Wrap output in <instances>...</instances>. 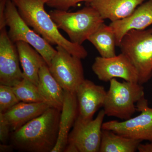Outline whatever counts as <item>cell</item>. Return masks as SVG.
I'll return each instance as SVG.
<instances>
[{
	"mask_svg": "<svg viewBox=\"0 0 152 152\" xmlns=\"http://www.w3.org/2000/svg\"><path fill=\"white\" fill-rule=\"evenodd\" d=\"M61 111L50 107L10 135L12 145L23 152H52L58 134Z\"/></svg>",
	"mask_w": 152,
	"mask_h": 152,
	"instance_id": "1",
	"label": "cell"
},
{
	"mask_svg": "<svg viewBox=\"0 0 152 152\" xmlns=\"http://www.w3.org/2000/svg\"><path fill=\"white\" fill-rule=\"evenodd\" d=\"M48 0H12L22 18L37 34L51 45L60 46L71 54L85 59L88 52L82 45L68 40L45 9Z\"/></svg>",
	"mask_w": 152,
	"mask_h": 152,
	"instance_id": "2",
	"label": "cell"
},
{
	"mask_svg": "<svg viewBox=\"0 0 152 152\" xmlns=\"http://www.w3.org/2000/svg\"><path fill=\"white\" fill-rule=\"evenodd\" d=\"M49 14L58 29L66 33L71 42L80 45L104 23L99 14L90 6L73 12L54 9Z\"/></svg>",
	"mask_w": 152,
	"mask_h": 152,
	"instance_id": "3",
	"label": "cell"
},
{
	"mask_svg": "<svg viewBox=\"0 0 152 152\" xmlns=\"http://www.w3.org/2000/svg\"><path fill=\"white\" fill-rule=\"evenodd\" d=\"M103 108L106 115L124 120L129 119L137 111L136 104L145 97L143 87L139 83L110 81Z\"/></svg>",
	"mask_w": 152,
	"mask_h": 152,
	"instance_id": "4",
	"label": "cell"
},
{
	"mask_svg": "<svg viewBox=\"0 0 152 152\" xmlns=\"http://www.w3.org/2000/svg\"><path fill=\"white\" fill-rule=\"evenodd\" d=\"M119 47L135 67L139 83L149 81L152 77V34L149 30H131Z\"/></svg>",
	"mask_w": 152,
	"mask_h": 152,
	"instance_id": "5",
	"label": "cell"
},
{
	"mask_svg": "<svg viewBox=\"0 0 152 152\" xmlns=\"http://www.w3.org/2000/svg\"><path fill=\"white\" fill-rule=\"evenodd\" d=\"M4 16L6 26L9 28L8 34L11 40L15 44L22 41L29 44L44 58L48 66L50 65L56 53V49L30 28L19 14L12 0L7 1Z\"/></svg>",
	"mask_w": 152,
	"mask_h": 152,
	"instance_id": "6",
	"label": "cell"
},
{
	"mask_svg": "<svg viewBox=\"0 0 152 152\" xmlns=\"http://www.w3.org/2000/svg\"><path fill=\"white\" fill-rule=\"evenodd\" d=\"M57 53L48 66L52 76L65 91L76 94L85 80L81 59L57 46Z\"/></svg>",
	"mask_w": 152,
	"mask_h": 152,
	"instance_id": "7",
	"label": "cell"
},
{
	"mask_svg": "<svg viewBox=\"0 0 152 152\" xmlns=\"http://www.w3.org/2000/svg\"><path fill=\"white\" fill-rule=\"evenodd\" d=\"M137 110L140 114L123 121H111L104 122L102 129L108 130L127 137L141 141L152 142V108L144 97L137 104Z\"/></svg>",
	"mask_w": 152,
	"mask_h": 152,
	"instance_id": "8",
	"label": "cell"
},
{
	"mask_svg": "<svg viewBox=\"0 0 152 152\" xmlns=\"http://www.w3.org/2000/svg\"><path fill=\"white\" fill-rule=\"evenodd\" d=\"M105 115L102 110L94 119L85 121L77 118L69 134L67 144L74 145L79 152H99Z\"/></svg>",
	"mask_w": 152,
	"mask_h": 152,
	"instance_id": "9",
	"label": "cell"
},
{
	"mask_svg": "<svg viewBox=\"0 0 152 152\" xmlns=\"http://www.w3.org/2000/svg\"><path fill=\"white\" fill-rule=\"evenodd\" d=\"M92 69L98 79L104 82L119 78L126 81L139 83L137 72L126 55L121 53L111 58L97 57Z\"/></svg>",
	"mask_w": 152,
	"mask_h": 152,
	"instance_id": "10",
	"label": "cell"
},
{
	"mask_svg": "<svg viewBox=\"0 0 152 152\" xmlns=\"http://www.w3.org/2000/svg\"><path fill=\"white\" fill-rule=\"evenodd\" d=\"M20 62L16 45L6 27L0 29V85L12 87L24 78Z\"/></svg>",
	"mask_w": 152,
	"mask_h": 152,
	"instance_id": "11",
	"label": "cell"
},
{
	"mask_svg": "<svg viewBox=\"0 0 152 152\" xmlns=\"http://www.w3.org/2000/svg\"><path fill=\"white\" fill-rule=\"evenodd\" d=\"M107 92L103 86L85 79L76 93L78 104L77 118L85 121L93 119L95 113L103 107Z\"/></svg>",
	"mask_w": 152,
	"mask_h": 152,
	"instance_id": "12",
	"label": "cell"
},
{
	"mask_svg": "<svg viewBox=\"0 0 152 152\" xmlns=\"http://www.w3.org/2000/svg\"><path fill=\"white\" fill-rule=\"evenodd\" d=\"M152 24V1L142 3L129 15L112 22L110 26L115 34L116 45L119 46L125 35L132 30H143Z\"/></svg>",
	"mask_w": 152,
	"mask_h": 152,
	"instance_id": "13",
	"label": "cell"
},
{
	"mask_svg": "<svg viewBox=\"0 0 152 152\" xmlns=\"http://www.w3.org/2000/svg\"><path fill=\"white\" fill-rule=\"evenodd\" d=\"M146 0H91L87 6L94 9L103 19L112 22L124 18L132 13Z\"/></svg>",
	"mask_w": 152,
	"mask_h": 152,
	"instance_id": "14",
	"label": "cell"
},
{
	"mask_svg": "<svg viewBox=\"0 0 152 152\" xmlns=\"http://www.w3.org/2000/svg\"><path fill=\"white\" fill-rule=\"evenodd\" d=\"M61 112L58 140L52 152H64L67 145L70 131L73 126L78 115L76 94L65 91L64 104Z\"/></svg>",
	"mask_w": 152,
	"mask_h": 152,
	"instance_id": "15",
	"label": "cell"
},
{
	"mask_svg": "<svg viewBox=\"0 0 152 152\" xmlns=\"http://www.w3.org/2000/svg\"><path fill=\"white\" fill-rule=\"evenodd\" d=\"M50 107L44 102H20L4 113H1L10 125L11 132H12L41 115Z\"/></svg>",
	"mask_w": 152,
	"mask_h": 152,
	"instance_id": "16",
	"label": "cell"
},
{
	"mask_svg": "<svg viewBox=\"0 0 152 152\" xmlns=\"http://www.w3.org/2000/svg\"><path fill=\"white\" fill-rule=\"evenodd\" d=\"M37 87L44 102L50 107L61 111L65 91L52 76L47 64L43 66L39 72Z\"/></svg>",
	"mask_w": 152,
	"mask_h": 152,
	"instance_id": "17",
	"label": "cell"
},
{
	"mask_svg": "<svg viewBox=\"0 0 152 152\" xmlns=\"http://www.w3.org/2000/svg\"><path fill=\"white\" fill-rule=\"evenodd\" d=\"M24 77L37 86L41 68L47 63L44 58L31 45L20 41L16 43Z\"/></svg>",
	"mask_w": 152,
	"mask_h": 152,
	"instance_id": "18",
	"label": "cell"
},
{
	"mask_svg": "<svg viewBox=\"0 0 152 152\" xmlns=\"http://www.w3.org/2000/svg\"><path fill=\"white\" fill-rule=\"evenodd\" d=\"M142 141L102 129L99 152H135Z\"/></svg>",
	"mask_w": 152,
	"mask_h": 152,
	"instance_id": "19",
	"label": "cell"
},
{
	"mask_svg": "<svg viewBox=\"0 0 152 152\" xmlns=\"http://www.w3.org/2000/svg\"><path fill=\"white\" fill-rule=\"evenodd\" d=\"M97 50L101 57L111 58L116 56L115 34L110 26L102 24L88 38Z\"/></svg>",
	"mask_w": 152,
	"mask_h": 152,
	"instance_id": "20",
	"label": "cell"
},
{
	"mask_svg": "<svg viewBox=\"0 0 152 152\" xmlns=\"http://www.w3.org/2000/svg\"><path fill=\"white\" fill-rule=\"evenodd\" d=\"M12 88L20 102H44L39 92L37 86L26 78L24 77L22 80L14 85Z\"/></svg>",
	"mask_w": 152,
	"mask_h": 152,
	"instance_id": "21",
	"label": "cell"
},
{
	"mask_svg": "<svg viewBox=\"0 0 152 152\" xmlns=\"http://www.w3.org/2000/svg\"><path fill=\"white\" fill-rule=\"evenodd\" d=\"M20 102L12 87L0 85V113H4Z\"/></svg>",
	"mask_w": 152,
	"mask_h": 152,
	"instance_id": "22",
	"label": "cell"
},
{
	"mask_svg": "<svg viewBox=\"0 0 152 152\" xmlns=\"http://www.w3.org/2000/svg\"><path fill=\"white\" fill-rule=\"evenodd\" d=\"M91 0H48L47 6L57 10L68 11L72 7H75L78 3Z\"/></svg>",
	"mask_w": 152,
	"mask_h": 152,
	"instance_id": "23",
	"label": "cell"
},
{
	"mask_svg": "<svg viewBox=\"0 0 152 152\" xmlns=\"http://www.w3.org/2000/svg\"><path fill=\"white\" fill-rule=\"evenodd\" d=\"M10 127L4 118L2 114L0 113V140L2 143H6L10 137Z\"/></svg>",
	"mask_w": 152,
	"mask_h": 152,
	"instance_id": "24",
	"label": "cell"
},
{
	"mask_svg": "<svg viewBox=\"0 0 152 152\" xmlns=\"http://www.w3.org/2000/svg\"><path fill=\"white\" fill-rule=\"evenodd\" d=\"M7 0H0V29L6 27L4 11Z\"/></svg>",
	"mask_w": 152,
	"mask_h": 152,
	"instance_id": "25",
	"label": "cell"
},
{
	"mask_svg": "<svg viewBox=\"0 0 152 152\" xmlns=\"http://www.w3.org/2000/svg\"><path fill=\"white\" fill-rule=\"evenodd\" d=\"M138 151L140 152H152V142L146 144L140 143Z\"/></svg>",
	"mask_w": 152,
	"mask_h": 152,
	"instance_id": "26",
	"label": "cell"
},
{
	"mask_svg": "<svg viewBox=\"0 0 152 152\" xmlns=\"http://www.w3.org/2000/svg\"><path fill=\"white\" fill-rule=\"evenodd\" d=\"M15 148L12 145H7L6 143H1L0 145V152H7L12 151Z\"/></svg>",
	"mask_w": 152,
	"mask_h": 152,
	"instance_id": "27",
	"label": "cell"
},
{
	"mask_svg": "<svg viewBox=\"0 0 152 152\" xmlns=\"http://www.w3.org/2000/svg\"><path fill=\"white\" fill-rule=\"evenodd\" d=\"M149 30V31H151V33L152 34V28L151 29H150Z\"/></svg>",
	"mask_w": 152,
	"mask_h": 152,
	"instance_id": "28",
	"label": "cell"
},
{
	"mask_svg": "<svg viewBox=\"0 0 152 152\" xmlns=\"http://www.w3.org/2000/svg\"><path fill=\"white\" fill-rule=\"evenodd\" d=\"M151 1H152V0H151Z\"/></svg>",
	"mask_w": 152,
	"mask_h": 152,
	"instance_id": "29",
	"label": "cell"
}]
</instances>
